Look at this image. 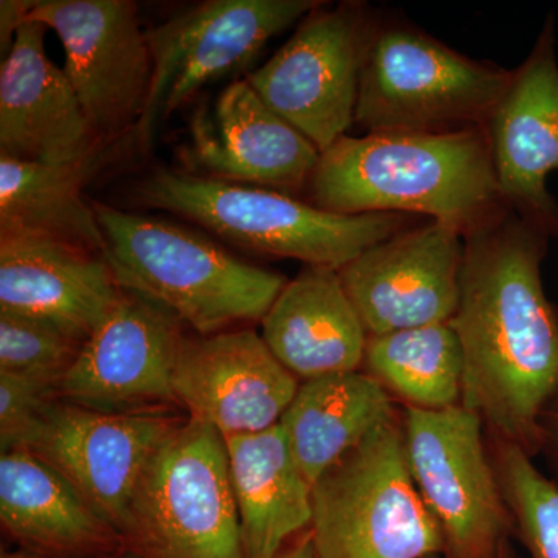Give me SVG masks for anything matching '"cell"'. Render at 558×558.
I'll return each mask as SVG.
<instances>
[{"label":"cell","mask_w":558,"mask_h":558,"mask_svg":"<svg viewBox=\"0 0 558 558\" xmlns=\"http://www.w3.org/2000/svg\"><path fill=\"white\" fill-rule=\"evenodd\" d=\"M310 529L315 558L447 556L438 521L411 478L402 414L319 476Z\"/></svg>","instance_id":"5b68a950"},{"label":"cell","mask_w":558,"mask_h":558,"mask_svg":"<svg viewBox=\"0 0 558 558\" xmlns=\"http://www.w3.org/2000/svg\"><path fill=\"white\" fill-rule=\"evenodd\" d=\"M120 288L171 312L207 337L263 319L288 282L170 220L92 202Z\"/></svg>","instance_id":"3957f363"},{"label":"cell","mask_w":558,"mask_h":558,"mask_svg":"<svg viewBox=\"0 0 558 558\" xmlns=\"http://www.w3.org/2000/svg\"><path fill=\"white\" fill-rule=\"evenodd\" d=\"M0 521L11 537L43 554L95 558L124 545L57 469L27 449L0 458Z\"/></svg>","instance_id":"44dd1931"},{"label":"cell","mask_w":558,"mask_h":558,"mask_svg":"<svg viewBox=\"0 0 558 558\" xmlns=\"http://www.w3.org/2000/svg\"><path fill=\"white\" fill-rule=\"evenodd\" d=\"M260 323L264 343L296 379L351 373L365 360L368 330L330 267L307 266Z\"/></svg>","instance_id":"ffe728a7"},{"label":"cell","mask_w":558,"mask_h":558,"mask_svg":"<svg viewBox=\"0 0 558 558\" xmlns=\"http://www.w3.org/2000/svg\"><path fill=\"white\" fill-rule=\"evenodd\" d=\"M182 422L170 411L100 413L58 400L27 450L57 469L121 535L146 469Z\"/></svg>","instance_id":"7c38bea8"},{"label":"cell","mask_w":558,"mask_h":558,"mask_svg":"<svg viewBox=\"0 0 558 558\" xmlns=\"http://www.w3.org/2000/svg\"><path fill=\"white\" fill-rule=\"evenodd\" d=\"M428 558H449L447 556H435V557H428Z\"/></svg>","instance_id":"836d02e7"},{"label":"cell","mask_w":558,"mask_h":558,"mask_svg":"<svg viewBox=\"0 0 558 558\" xmlns=\"http://www.w3.org/2000/svg\"><path fill=\"white\" fill-rule=\"evenodd\" d=\"M315 0H208L146 32L153 86L140 120V148L213 81L240 72L266 44L317 9Z\"/></svg>","instance_id":"9c48e42d"},{"label":"cell","mask_w":558,"mask_h":558,"mask_svg":"<svg viewBox=\"0 0 558 558\" xmlns=\"http://www.w3.org/2000/svg\"><path fill=\"white\" fill-rule=\"evenodd\" d=\"M178 405L223 438L278 425L300 384L253 330L185 337L172 376Z\"/></svg>","instance_id":"9a60e30c"},{"label":"cell","mask_w":558,"mask_h":558,"mask_svg":"<svg viewBox=\"0 0 558 558\" xmlns=\"http://www.w3.org/2000/svg\"><path fill=\"white\" fill-rule=\"evenodd\" d=\"M548 234L524 218L472 229L450 319L464 355L462 407L532 458L558 391V314L539 270Z\"/></svg>","instance_id":"6da1fadb"},{"label":"cell","mask_w":558,"mask_h":558,"mask_svg":"<svg viewBox=\"0 0 558 558\" xmlns=\"http://www.w3.org/2000/svg\"><path fill=\"white\" fill-rule=\"evenodd\" d=\"M185 157L201 178L296 191L311 182L319 150L271 110L247 81L229 84L213 106H201Z\"/></svg>","instance_id":"2e32d148"},{"label":"cell","mask_w":558,"mask_h":558,"mask_svg":"<svg viewBox=\"0 0 558 558\" xmlns=\"http://www.w3.org/2000/svg\"><path fill=\"white\" fill-rule=\"evenodd\" d=\"M366 46L363 21L354 7H317L245 81L323 154L355 121Z\"/></svg>","instance_id":"8fae6325"},{"label":"cell","mask_w":558,"mask_h":558,"mask_svg":"<svg viewBox=\"0 0 558 558\" xmlns=\"http://www.w3.org/2000/svg\"><path fill=\"white\" fill-rule=\"evenodd\" d=\"M311 190L315 207L337 215L421 213L462 230L483 223L501 197L480 128L344 135L319 156Z\"/></svg>","instance_id":"7a4b0ae2"},{"label":"cell","mask_w":558,"mask_h":558,"mask_svg":"<svg viewBox=\"0 0 558 558\" xmlns=\"http://www.w3.org/2000/svg\"><path fill=\"white\" fill-rule=\"evenodd\" d=\"M105 154L78 163H36L0 156V234L53 238L106 258L108 242L84 186Z\"/></svg>","instance_id":"cb8c5ba5"},{"label":"cell","mask_w":558,"mask_h":558,"mask_svg":"<svg viewBox=\"0 0 558 558\" xmlns=\"http://www.w3.org/2000/svg\"><path fill=\"white\" fill-rule=\"evenodd\" d=\"M499 194L546 233L558 234V205L546 189L558 171V64L553 22L513 72L488 120Z\"/></svg>","instance_id":"e0dca14e"},{"label":"cell","mask_w":558,"mask_h":558,"mask_svg":"<svg viewBox=\"0 0 558 558\" xmlns=\"http://www.w3.org/2000/svg\"><path fill=\"white\" fill-rule=\"evenodd\" d=\"M403 449L411 478L438 521L449 558H498L513 529L483 421L458 405L405 407Z\"/></svg>","instance_id":"ba28073f"},{"label":"cell","mask_w":558,"mask_h":558,"mask_svg":"<svg viewBox=\"0 0 558 558\" xmlns=\"http://www.w3.org/2000/svg\"><path fill=\"white\" fill-rule=\"evenodd\" d=\"M46 25L27 20L0 65V156L78 163L102 145L64 70L46 53Z\"/></svg>","instance_id":"ac0fdd59"},{"label":"cell","mask_w":558,"mask_h":558,"mask_svg":"<svg viewBox=\"0 0 558 558\" xmlns=\"http://www.w3.org/2000/svg\"><path fill=\"white\" fill-rule=\"evenodd\" d=\"M363 366L411 409L462 405L464 355L450 322L369 336Z\"/></svg>","instance_id":"d4e9b609"},{"label":"cell","mask_w":558,"mask_h":558,"mask_svg":"<svg viewBox=\"0 0 558 558\" xmlns=\"http://www.w3.org/2000/svg\"><path fill=\"white\" fill-rule=\"evenodd\" d=\"M121 537L140 558H248L218 429L189 418L168 436L143 475Z\"/></svg>","instance_id":"8992f818"},{"label":"cell","mask_w":558,"mask_h":558,"mask_svg":"<svg viewBox=\"0 0 558 558\" xmlns=\"http://www.w3.org/2000/svg\"><path fill=\"white\" fill-rule=\"evenodd\" d=\"M226 440L248 558H275L312 523V484L281 425Z\"/></svg>","instance_id":"7402d4cb"},{"label":"cell","mask_w":558,"mask_h":558,"mask_svg":"<svg viewBox=\"0 0 558 558\" xmlns=\"http://www.w3.org/2000/svg\"><path fill=\"white\" fill-rule=\"evenodd\" d=\"M137 196L204 227L238 247L340 270L374 245L398 234V213L337 215L281 191L154 171Z\"/></svg>","instance_id":"277c9868"},{"label":"cell","mask_w":558,"mask_h":558,"mask_svg":"<svg viewBox=\"0 0 558 558\" xmlns=\"http://www.w3.org/2000/svg\"><path fill=\"white\" fill-rule=\"evenodd\" d=\"M28 20L60 38L62 70L102 145L137 130L153 86V58L137 3L35 0Z\"/></svg>","instance_id":"30bf717a"},{"label":"cell","mask_w":558,"mask_h":558,"mask_svg":"<svg viewBox=\"0 0 558 558\" xmlns=\"http://www.w3.org/2000/svg\"><path fill=\"white\" fill-rule=\"evenodd\" d=\"M35 0H2L0 2V51L2 60L10 53L16 33L28 20Z\"/></svg>","instance_id":"f546056e"},{"label":"cell","mask_w":558,"mask_h":558,"mask_svg":"<svg viewBox=\"0 0 558 558\" xmlns=\"http://www.w3.org/2000/svg\"><path fill=\"white\" fill-rule=\"evenodd\" d=\"M461 227L433 220L374 245L339 270L369 336L450 322L461 296Z\"/></svg>","instance_id":"5bb4252c"},{"label":"cell","mask_w":558,"mask_h":558,"mask_svg":"<svg viewBox=\"0 0 558 558\" xmlns=\"http://www.w3.org/2000/svg\"><path fill=\"white\" fill-rule=\"evenodd\" d=\"M513 529L531 558H558V483L517 444H488Z\"/></svg>","instance_id":"484cf974"},{"label":"cell","mask_w":558,"mask_h":558,"mask_svg":"<svg viewBox=\"0 0 558 558\" xmlns=\"http://www.w3.org/2000/svg\"><path fill=\"white\" fill-rule=\"evenodd\" d=\"M183 339L171 312L123 290L62 377L60 398L100 413L168 411L178 405L172 376Z\"/></svg>","instance_id":"4fadbf2b"},{"label":"cell","mask_w":558,"mask_h":558,"mask_svg":"<svg viewBox=\"0 0 558 558\" xmlns=\"http://www.w3.org/2000/svg\"><path fill=\"white\" fill-rule=\"evenodd\" d=\"M398 414L391 395L369 374H330L304 380L279 425L314 486L341 457Z\"/></svg>","instance_id":"603a6c76"},{"label":"cell","mask_w":558,"mask_h":558,"mask_svg":"<svg viewBox=\"0 0 558 558\" xmlns=\"http://www.w3.org/2000/svg\"><path fill=\"white\" fill-rule=\"evenodd\" d=\"M2 558H46L40 556H33V554H22V553H13V554H3ZM95 558H140L132 554L131 550L128 554H110V556L95 557Z\"/></svg>","instance_id":"1f68e13d"},{"label":"cell","mask_w":558,"mask_h":558,"mask_svg":"<svg viewBox=\"0 0 558 558\" xmlns=\"http://www.w3.org/2000/svg\"><path fill=\"white\" fill-rule=\"evenodd\" d=\"M275 558H315L314 543H312L311 529L300 534L293 543H289Z\"/></svg>","instance_id":"4dcf8cb0"},{"label":"cell","mask_w":558,"mask_h":558,"mask_svg":"<svg viewBox=\"0 0 558 558\" xmlns=\"http://www.w3.org/2000/svg\"><path fill=\"white\" fill-rule=\"evenodd\" d=\"M512 75L422 33L389 28L366 46L354 123L368 134L478 128L490 120Z\"/></svg>","instance_id":"52a82bcc"},{"label":"cell","mask_w":558,"mask_h":558,"mask_svg":"<svg viewBox=\"0 0 558 558\" xmlns=\"http://www.w3.org/2000/svg\"><path fill=\"white\" fill-rule=\"evenodd\" d=\"M121 295L97 253L38 234H0V312L38 319L84 343Z\"/></svg>","instance_id":"d6986e66"},{"label":"cell","mask_w":558,"mask_h":558,"mask_svg":"<svg viewBox=\"0 0 558 558\" xmlns=\"http://www.w3.org/2000/svg\"><path fill=\"white\" fill-rule=\"evenodd\" d=\"M548 462L558 483V391L538 421V453Z\"/></svg>","instance_id":"f1b7e54d"},{"label":"cell","mask_w":558,"mask_h":558,"mask_svg":"<svg viewBox=\"0 0 558 558\" xmlns=\"http://www.w3.org/2000/svg\"><path fill=\"white\" fill-rule=\"evenodd\" d=\"M498 558H512V556H510L508 542H506L505 545L501 546V549H499Z\"/></svg>","instance_id":"d6a6232c"},{"label":"cell","mask_w":558,"mask_h":558,"mask_svg":"<svg viewBox=\"0 0 558 558\" xmlns=\"http://www.w3.org/2000/svg\"><path fill=\"white\" fill-rule=\"evenodd\" d=\"M61 400L53 381L0 373V449H27L47 413Z\"/></svg>","instance_id":"83f0119b"},{"label":"cell","mask_w":558,"mask_h":558,"mask_svg":"<svg viewBox=\"0 0 558 558\" xmlns=\"http://www.w3.org/2000/svg\"><path fill=\"white\" fill-rule=\"evenodd\" d=\"M81 341L46 323L0 312V373L61 385Z\"/></svg>","instance_id":"4316f807"}]
</instances>
